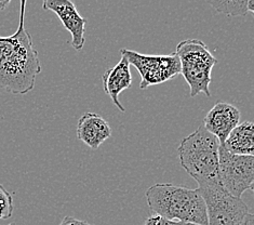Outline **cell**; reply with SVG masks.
Here are the masks:
<instances>
[{
	"instance_id": "cell-1",
	"label": "cell",
	"mask_w": 254,
	"mask_h": 225,
	"mask_svg": "<svg viewBox=\"0 0 254 225\" xmlns=\"http://www.w3.org/2000/svg\"><path fill=\"white\" fill-rule=\"evenodd\" d=\"M26 1H21L19 27L8 56L0 63V89L13 94H26L34 89L36 77L41 72L38 52L32 36L25 28Z\"/></svg>"
},
{
	"instance_id": "cell-2",
	"label": "cell",
	"mask_w": 254,
	"mask_h": 225,
	"mask_svg": "<svg viewBox=\"0 0 254 225\" xmlns=\"http://www.w3.org/2000/svg\"><path fill=\"white\" fill-rule=\"evenodd\" d=\"M149 209L170 221L208 225L205 205L198 190L172 183H157L146 191Z\"/></svg>"
},
{
	"instance_id": "cell-3",
	"label": "cell",
	"mask_w": 254,
	"mask_h": 225,
	"mask_svg": "<svg viewBox=\"0 0 254 225\" xmlns=\"http://www.w3.org/2000/svg\"><path fill=\"white\" fill-rule=\"evenodd\" d=\"M219 149L217 139L199 126L179 145L181 166L197 183L219 181Z\"/></svg>"
},
{
	"instance_id": "cell-4",
	"label": "cell",
	"mask_w": 254,
	"mask_h": 225,
	"mask_svg": "<svg viewBox=\"0 0 254 225\" xmlns=\"http://www.w3.org/2000/svg\"><path fill=\"white\" fill-rule=\"evenodd\" d=\"M175 53L180 60L181 74L190 86L191 98L199 93L211 96V74L217 61L208 46L199 39H186L178 45Z\"/></svg>"
},
{
	"instance_id": "cell-5",
	"label": "cell",
	"mask_w": 254,
	"mask_h": 225,
	"mask_svg": "<svg viewBox=\"0 0 254 225\" xmlns=\"http://www.w3.org/2000/svg\"><path fill=\"white\" fill-rule=\"evenodd\" d=\"M207 210L208 225H240L249 209L241 198L224 190L219 181L198 183Z\"/></svg>"
},
{
	"instance_id": "cell-6",
	"label": "cell",
	"mask_w": 254,
	"mask_h": 225,
	"mask_svg": "<svg viewBox=\"0 0 254 225\" xmlns=\"http://www.w3.org/2000/svg\"><path fill=\"white\" fill-rule=\"evenodd\" d=\"M219 182L224 190L237 198L247 191H253L254 157L231 154L220 145Z\"/></svg>"
},
{
	"instance_id": "cell-7",
	"label": "cell",
	"mask_w": 254,
	"mask_h": 225,
	"mask_svg": "<svg viewBox=\"0 0 254 225\" xmlns=\"http://www.w3.org/2000/svg\"><path fill=\"white\" fill-rule=\"evenodd\" d=\"M120 52L140 73L141 89L163 83L181 74L180 60L175 52L168 56H148L129 49H122Z\"/></svg>"
},
{
	"instance_id": "cell-8",
	"label": "cell",
	"mask_w": 254,
	"mask_h": 225,
	"mask_svg": "<svg viewBox=\"0 0 254 225\" xmlns=\"http://www.w3.org/2000/svg\"><path fill=\"white\" fill-rule=\"evenodd\" d=\"M45 10L56 13L63 26L71 35V46L76 51H81L84 46L86 20L79 14L76 5L69 0H46L42 3Z\"/></svg>"
},
{
	"instance_id": "cell-9",
	"label": "cell",
	"mask_w": 254,
	"mask_h": 225,
	"mask_svg": "<svg viewBox=\"0 0 254 225\" xmlns=\"http://www.w3.org/2000/svg\"><path fill=\"white\" fill-rule=\"evenodd\" d=\"M240 121V111L226 102H217L203 119L204 129L213 135L223 145Z\"/></svg>"
},
{
	"instance_id": "cell-10",
	"label": "cell",
	"mask_w": 254,
	"mask_h": 225,
	"mask_svg": "<svg viewBox=\"0 0 254 225\" xmlns=\"http://www.w3.org/2000/svg\"><path fill=\"white\" fill-rule=\"evenodd\" d=\"M111 136V126L99 114L84 113L78 120L77 138L92 150L99 149Z\"/></svg>"
},
{
	"instance_id": "cell-11",
	"label": "cell",
	"mask_w": 254,
	"mask_h": 225,
	"mask_svg": "<svg viewBox=\"0 0 254 225\" xmlns=\"http://www.w3.org/2000/svg\"><path fill=\"white\" fill-rule=\"evenodd\" d=\"M130 63L125 56H122L119 62L107 69L102 76L103 87L107 95H110L113 103L118 107L120 112L125 113L126 108L122 105L118 96L124 90L129 89L132 83V75L130 72Z\"/></svg>"
},
{
	"instance_id": "cell-12",
	"label": "cell",
	"mask_w": 254,
	"mask_h": 225,
	"mask_svg": "<svg viewBox=\"0 0 254 225\" xmlns=\"http://www.w3.org/2000/svg\"><path fill=\"white\" fill-rule=\"evenodd\" d=\"M222 147L234 155L253 156L254 127L252 121H244L229 133Z\"/></svg>"
},
{
	"instance_id": "cell-13",
	"label": "cell",
	"mask_w": 254,
	"mask_h": 225,
	"mask_svg": "<svg viewBox=\"0 0 254 225\" xmlns=\"http://www.w3.org/2000/svg\"><path fill=\"white\" fill-rule=\"evenodd\" d=\"M216 12L228 16H244L248 12V0H228V1H210Z\"/></svg>"
},
{
	"instance_id": "cell-14",
	"label": "cell",
	"mask_w": 254,
	"mask_h": 225,
	"mask_svg": "<svg viewBox=\"0 0 254 225\" xmlns=\"http://www.w3.org/2000/svg\"><path fill=\"white\" fill-rule=\"evenodd\" d=\"M13 198L11 194L0 184V220H7L13 214Z\"/></svg>"
},
{
	"instance_id": "cell-15",
	"label": "cell",
	"mask_w": 254,
	"mask_h": 225,
	"mask_svg": "<svg viewBox=\"0 0 254 225\" xmlns=\"http://www.w3.org/2000/svg\"><path fill=\"white\" fill-rule=\"evenodd\" d=\"M144 225H186V223L178 222V221H170L167 219L159 217V216H150L146 219Z\"/></svg>"
},
{
	"instance_id": "cell-16",
	"label": "cell",
	"mask_w": 254,
	"mask_h": 225,
	"mask_svg": "<svg viewBox=\"0 0 254 225\" xmlns=\"http://www.w3.org/2000/svg\"><path fill=\"white\" fill-rule=\"evenodd\" d=\"M59 225H92L90 223H87L81 220H78V219H75L72 217H65L62 222L60 223Z\"/></svg>"
},
{
	"instance_id": "cell-17",
	"label": "cell",
	"mask_w": 254,
	"mask_h": 225,
	"mask_svg": "<svg viewBox=\"0 0 254 225\" xmlns=\"http://www.w3.org/2000/svg\"><path fill=\"white\" fill-rule=\"evenodd\" d=\"M240 225H254V216L251 212H248L247 216L243 220V222L240 223Z\"/></svg>"
},
{
	"instance_id": "cell-18",
	"label": "cell",
	"mask_w": 254,
	"mask_h": 225,
	"mask_svg": "<svg viewBox=\"0 0 254 225\" xmlns=\"http://www.w3.org/2000/svg\"><path fill=\"white\" fill-rule=\"evenodd\" d=\"M10 4V0H0V11H3Z\"/></svg>"
},
{
	"instance_id": "cell-19",
	"label": "cell",
	"mask_w": 254,
	"mask_h": 225,
	"mask_svg": "<svg viewBox=\"0 0 254 225\" xmlns=\"http://www.w3.org/2000/svg\"><path fill=\"white\" fill-rule=\"evenodd\" d=\"M248 11L251 13L254 12V0H248Z\"/></svg>"
},
{
	"instance_id": "cell-20",
	"label": "cell",
	"mask_w": 254,
	"mask_h": 225,
	"mask_svg": "<svg viewBox=\"0 0 254 225\" xmlns=\"http://www.w3.org/2000/svg\"><path fill=\"white\" fill-rule=\"evenodd\" d=\"M186 225H198V224H191V223H186Z\"/></svg>"
},
{
	"instance_id": "cell-21",
	"label": "cell",
	"mask_w": 254,
	"mask_h": 225,
	"mask_svg": "<svg viewBox=\"0 0 254 225\" xmlns=\"http://www.w3.org/2000/svg\"><path fill=\"white\" fill-rule=\"evenodd\" d=\"M9 225H16L15 223H11V224H9Z\"/></svg>"
}]
</instances>
